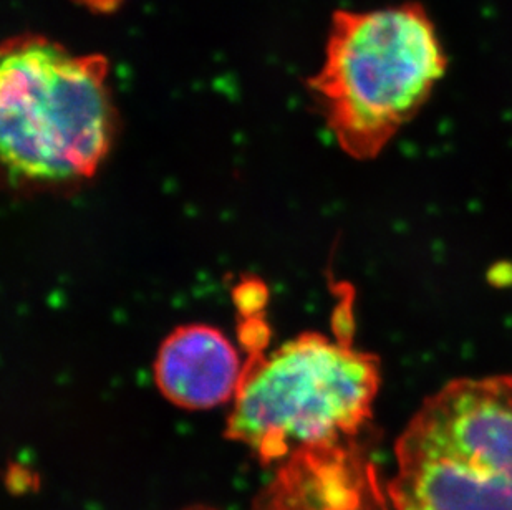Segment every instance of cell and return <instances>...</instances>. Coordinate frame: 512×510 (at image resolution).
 Returning a JSON list of instances; mask_svg holds the SVG:
<instances>
[{
	"mask_svg": "<svg viewBox=\"0 0 512 510\" xmlns=\"http://www.w3.org/2000/svg\"><path fill=\"white\" fill-rule=\"evenodd\" d=\"M0 57V153L12 179L92 178L115 133L108 58L34 32L5 40Z\"/></svg>",
	"mask_w": 512,
	"mask_h": 510,
	"instance_id": "obj_1",
	"label": "cell"
},
{
	"mask_svg": "<svg viewBox=\"0 0 512 510\" xmlns=\"http://www.w3.org/2000/svg\"><path fill=\"white\" fill-rule=\"evenodd\" d=\"M446 65L423 5L337 10L324 62L307 85L340 148L372 159L428 102Z\"/></svg>",
	"mask_w": 512,
	"mask_h": 510,
	"instance_id": "obj_2",
	"label": "cell"
},
{
	"mask_svg": "<svg viewBox=\"0 0 512 510\" xmlns=\"http://www.w3.org/2000/svg\"><path fill=\"white\" fill-rule=\"evenodd\" d=\"M246 355L226 438L262 464L352 444L372 419L380 363L343 335L302 333L274 352Z\"/></svg>",
	"mask_w": 512,
	"mask_h": 510,
	"instance_id": "obj_3",
	"label": "cell"
},
{
	"mask_svg": "<svg viewBox=\"0 0 512 510\" xmlns=\"http://www.w3.org/2000/svg\"><path fill=\"white\" fill-rule=\"evenodd\" d=\"M395 458V510H512V376L440 388L411 416Z\"/></svg>",
	"mask_w": 512,
	"mask_h": 510,
	"instance_id": "obj_4",
	"label": "cell"
},
{
	"mask_svg": "<svg viewBox=\"0 0 512 510\" xmlns=\"http://www.w3.org/2000/svg\"><path fill=\"white\" fill-rule=\"evenodd\" d=\"M244 361L218 328L206 323L181 325L161 343L155 381L161 395L189 411L211 409L234 400Z\"/></svg>",
	"mask_w": 512,
	"mask_h": 510,
	"instance_id": "obj_5",
	"label": "cell"
},
{
	"mask_svg": "<svg viewBox=\"0 0 512 510\" xmlns=\"http://www.w3.org/2000/svg\"><path fill=\"white\" fill-rule=\"evenodd\" d=\"M73 4L80 5L92 14H112L125 0H72Z\"/></svg>",
	"mask_w": 512,
	"mask_h": 510,
	"instance_id": "obj_6",
	"label": "cell"
},
{
	"mask_svg": "<svg viewBox=\"0 0 512 510\" xmlns=\"http://www.w3.org/2000/svg\"><path fill=\"white\" fill-rule=\"evenodd\" d=\"M183 510H218L214 509V507L209 506H193V507H186V509Z\"/></svg>",
	"mask_w": 512,
	"mask_h": 510,
	"instance_id": "obj_7",
	"label": "cell"
}]
</instances>
